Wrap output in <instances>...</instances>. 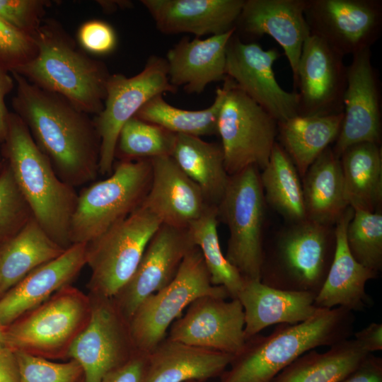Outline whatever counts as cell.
Listing matches in <instances>:
<instances>
[{"mask_svg":"<svg viewBox=\"0 0 382 382\" xmlns=\"http://www.w3.org/2000/svg\"><path fill=\"white\" fill-rule=\"evenodd\" d=\"M46 3L39 0H0V18L33 36L41 25Z\"/></svg>","mask_w":382,"mask_h":382,"instance_id":"b9f144b4","label":"cell"},{"mask_svg":"<svg viewBox=\"0 0 382 382\" xmlns=\"http://www.w3.org/2000/svg\"><path fill=\"white\" fill-rule=\"evenodd\" d=\"M33 37L35 56L11 71L63 97L83 112L99 114L103 109L110 76L105 64L76 50L54 23H41Z\"/></svg>","mask_w":382,"mask_h":382,"instance_id":"277c9868","label":"cell"},{"mask_svg":"<svg viewBox=\"0 0 382 382\" xmlns=\"http://www.w3.org/2000/svg\"><path fill=\"white\" fill-rule=\"evenodd\" d=\"M0 342H6V333L4 332L2 329V325L1 324H0Z\"/></svg>","mask_w":382,"mask_h":382,"instance_id":"681fc988","label":"cell"},{"mask_svg":"<svg viewBox=\"0 0 382 382\" xmlns=\"http://www.w3.org/2000/svg\"><path fill=\"white\" fill-rule=\"evenodd\" d=\"M3 168H4V166L2 165V163L0 161V173L2 171Z\"/></svg>","mask_w":382,"mask_h":382,"instance_id":"f907efd6","label":"cell"},{"mask_svg":"<svg viewBox=\"0 0 382 382\" xmlns=\"http://www.w3.org/2000/svg\"><path fill=\"white\" fill-rule=\"evenodd\" d=\"M316 294L276 289L260 280L245 281L237 299L244 311L245 340L272 325L296 324L317 311Z\"/></svg>","mask_w":382,"mask_h":382,"instance_id":"4316f807","label":"cell"},{"mask_svg":"<svg viewBox=\"0 0 382 382\" xmlns=\"http://www.w3.org/2000/svg\"><path fill=\"white\" fill-rule=\"evenodd\" d=\"M343 56L309 32L297 69L298 115L318 116L343 112L347 66Z\"/></svg>","mask_w":382,"mask_h":382,"instance_id":"e0dca14e","label":"cell"},{"mask_svg":"<svg viewBox=\"0 0 382 382\" xmlns=\"http://www.w3.org/2000/svg\"><path fill=\"white\" fill-rule=\"evenodd\" d=\"M13 87V80L0 66V142H4L7 133L8 117L5 98Z\"/></svg>","mask_w":382,"mask_h":382,"instance_id":"c3c4849f","label":"cell"},{"mask_svg":"<svg viewBox=\"0 0 382 382\" xmlns=\"http://www.w3.org/2000/svg\"><path fill=\"white\" fill-rule=\"evenodd\" d=\"M37 53L34 37L0 18V66L13 71L31 60Z\"/></svg>","mask_w":382,"mask_h":382,"instance_id":"60d3db41","label":"cell"},{"mask_svg":"<svg viewBox=\"0 0 382 382\" xmlns=\"http://www.w3.org/2000/svg\"><path fill=\"white\" fill-rule=\"evenodd\" d=\"M187 382H210V381H189Z\"/></svg>","mask_w":382,"mask_h":382,"instance_id":"816d5d0a","label":"cell"},{"mask_svg":"<svg viewBox=\"0 0 382 382\" xmlns=\"http://www.w3.org/2000/svg\"><path fill=\"white\" fill-rule=\"evenodd\" d=\"M353 214V209L349 207L335 224V255L324 283L316 296L314 305L318 308L342 307L354 313L362 312L374 305L365 287L377 273L358 262L347 244L346 230Z\"/></svg>","mask_w":382,"mask_h":382,"instance_id":"7402d4cb","label":"cell"},{"mask_svg":"<svg viewBox=\"0 0 382 382\" xmlns=\"http://www.w3.org/2000/svg\"><path fill=\"white\" fill-rule=\"evenodd\" d=\"M226 93L217 120V134L229 176L253 166L267 164L277 137V122L235 82L224 79Z\"/></svg>","mask_w":382,"mask_h":382,"instance_id":"9c48e42d","label":"cell"},{"mask_svg":"<svg viewBox=\"0 0 382 382\" xmlns=\"http://www.w3.org/2000/svg\"><path fill=\"white\" fill-rule=\"evenodd\" d=\"M0 382H19L15 351L0 342Z\"/></svg>","mask_w":382,"mask_h":382,"instance_id":"7dc6e473","label":"cell"},{"mask_svg":"<svg viewBox=\"0 0 382 382\" xmlns=\"http://www.w3.org/2000/svg\"><path fill=\"white\" fill-rule=\"evenodd\" d=\"M66 249L55 242L33 216L0 250V294L8 291L30 272L57 258Z\"/></svg>","mask_w":382,"mask_h":382,"instance_id":"1f68e13d","label":"cell"},{"mask_svg":"<svg viewBox=\"0 0 382 382\" xmlns=\"http://www.w3.org/2000/svg\"><path fill=\"white\" fill-rule=\"evenodd\" d=\"M245 0H141L162 33L199 37L234 28Z\"/></svg>","mask_w":382,"mask_h":382,"instance_id":"44dd1931","label":"cell"},{"mask_svg":"<svg viewBox=\"0 0 382 382\" xmlns=\"http://www.w3.org/2000/svg\"><path fill=\"white\" fill-rule=\"evenodd\" d=\"M330 227L304 219L280 232L264 248L260 281L279 289L317 294L335 255Z\"/></svg>","mask_w":382,"mask_h":382,"instance_id":"5b68a950","label":"cell"},{"mask_svg":"<svg viewBox=\"0 0 382 382\" xmlns=\"http://www.w3.org/2000/svg\"><path fill=\"white\" fill-rule=\"evenodd\" d=\"M218 221L217 207L212 205L190 224L188 231L194 244L202 253L211 283L224 286L231 299H237L245 280L221 250Z\"/></svg>","mask_w":382,"mask_h":382,"instance_id":"d590c367","label":"cell"},{"mask_svg":"<svg viewBox=\"0 0 382 382\" xmlns=\"http://www.w3.org/2000/svg\"><path fill=\"white\" fill-rule=\"evenodd\" d=\"M175 137V134L157 125L133 117L120 132L115 158L138 160L171 156Z\"/></svg>","mask_w":382,"mask_h":382,"instance_id":"8d00e7d4","label":"cell"},{"mask_svg":"<svg viewBox=\"0 0 382 382\" xmlns=\"http://www.w3.org/2000/svg\"><path fill=\"white\" fill-rule=\"evenodd\" d=\"M348 248L360 264L378 274L382 269V214L354 210L346 230Z\"/></svg>","mask_w":382,"mask_h":382,"instance_id":"74e56055","label":"cell"},{"mask_svg":"<svg viewBox=\"0 0 382 382\" xmlns=\"http://www.w3.org/2000/svg\"><path fill=\"white\" fill-rule=\"evenodd\" d=\"M345 194L353 210L376 212L382 199V155L379 144L361 142L340 156Z\"/></svg>","mask_w":382,"mask_h":382,"instance_id":"4dcf8cb0","label":"cell"},{"mask_svg":"<svg viewBox=\"0 0 382 382\" xmlns=\"http://www.w3.org/2000/svg\"><path fill=\"white\" fill-rule=\"evenodd\" d=\"M85 311L80 295L60 294L13 326L6 333V342L20 350L58 348L75 333Z\"/></svg>","mask_w":382,"mask_h":382,"instance_id":"d4e9b609","label":"cell"},{"mask_svg":"<svg viewBox=\"0 0 382 382\" xmlns=\"http://www.w3.org/2000/svg\"><path fill=\"white\" fill-rule=\"evenodd\" d=\"M279 53L264 50L255 42H245L234 33L226 47V76L277 122L298 115L296 92L283 89L273 69Z\"/></svg>","mask_w":382,"mask_h":382,"instance_id":"5bb4252c","label":"cell"},{"mask_svg":"<svg viewBox=\"0 0 382 382\" xmlns=\"http://www.w3.org/2000/svg\"><path fill=\"white\" fill-rule=\"evenodd\" d=\"M245 318L238 299L205 295L194 300L168 329V338L190 345L237 354L245 343Z\"/></svg>","mask_w":382,"mask_h":382,"instance_id":"2e32d148","label":"cell"},{"mask_svg":"<svg viewBox=\"0 0 382 382\" xmlns=\"http://www.w3.org/2000/svg\"><path fill=\"white\" fill-rule=\"evenodd\" d=\"M343 112L318 116L296 115L277 122L279 143L304 176L319 156L335 141L340 131Z\"/></svg>","mask_w":382,"mask_h":382,"instance_id":"f1b7e54d","label":"cell"},{"mask_svg":"<svg viewBox=\"0 0 382 382\" xmlns=\"http://www.w3.org/2000/svg\"><path fill=\"white\" fill-rule=\"evenodd\" d=\"M233 357L166 337L146 354L142 382L209 381L219 378Z\"/></svg>","mask_w":382,"mask_h":382,"instance_id":"cb8c5ba5","label":"cell"},{"mask_svg":"<svg viewBox=\"0 0 382 382\" xmlns=\"http://www.w3.org/2000/svg\"><path fill=\"white\" fill-rule=\"evenodd\" d=\"M79 382H84V381H83V378L82 377V378L79 380Z\"/></svg>","mask_w":382,"mask_h":382,"instance_id":"f5cc1de1","label":"cell"},{"mask_svg":"<svg viewBox=\"0 0 382 382\" xmlns=\"http://www.w3.org/2000/svg\"><path fill=\"white\" fill-rule=\"evenodd\" d=\"M353 335L354 339L367 352L373 354L382 350V323L372 322Z\"/></svg>","mask_w":382,"mask_h":382,"instance_id":"bcb514c9","label":"cell"},{"mask_svg":"<svg viewBox=\"0 0 382 382\" xmlns=\"http://www.w3.org/2000/svg\"><path fill=\"white\" fill-rule=\"evenodd\" d=\"M226 86L216 92L211 106L199 110H183L168 103L162 95L146 102L134 117L157 125L175 134L204 137L217 134L219 110L226 93Z\"/></svg>","mask_w":382,"mask_h":382,"instance_id":"e575fe53","label":"cell"},{"mask_svg":"<svg viewBox=\"0 0 382 382\" xmlns=\"http://www.w3.org/2000/svg\"><path fill=\"white\" fill-rule=\"evenodd\" d=\"M299 174L277 141L269 161L260 174L265 202L292 223L306 219Z\"/></svg>","mask_w":382,"mask_h":382,"instance_id":"836d02e7","label":"cell"},{"mask_svg":"<svg viewBox=\"0 0 382 382\" xmlns=\"http://www.w3.org/2000/svg\"><path fill=\"white\" fill-rule=\"evenodd\" d=\"M15 354L19 382H79L83 377L81 366L74 359L56 363L24 350Z\"/></svg>","mask_w":382,"mask_h":382,"instance_id":"ab89813d","label":"cell"},{"mask_svg":"<svg viewBox=\"0 0 382 382\" xmlns=\"http://www.w3.org/2000/svg\"><path fill=\"white\" fill-rule=\"evenodd\" d=\"M176 91L169 81L166 60L158 56H151L135 76H110L103 109L93 120L100 140L99 174L108 175L112 172L117 142L124 125L154 96Z\"/></svg>","mask_w":382,"mask_h":382,"instance_id":"8fae6325","label":"cell"},{"mask_svg":"<svg viewBox=\"0 0 382 382\" xmlns=\"http://www.w3.org/2000/svg\"><path fill=\"white\" fill-rule=\"evenodd\" d=\"M354 323V313L344 308H318L303 322L279 324L267 335L256 334L245 340L219 382H271L308 351L351 338Z\"/></svg>","mask_w":382,"mask_h":382,"instance_id":"7a4b0ae2","label":"cell"},{"mask_svg":"<svg viewBox=\"0 0 382 382\" xmlns=\"http://www.w3.org/2000/svg\"><path fill=\"white\" fill-rule=\"evenodd\" d=\"M342 382H382V358L369 354Z\"/></svg>","mask_w":382,"mask_h":382,"instance_id":"f6af8a7d","label":"cell"},{"mask_svg":"<svg viewBox=\"0 0 382 382\" xmlns=\"http://www.w3.org/2000/svg\"><path fill=\"white\" fill-rule=\"evenodd\" d=\"M33 217L11 169L6 165L0 174V250L17 236Z\"/></svg>","mask_w":382,"mask_h":382,"instance_id":"f35d334b","label":"cell"},{"mask_svg":"<svg viewBox=\"0 0 382 382\" xmlns=\"http://www.w3.org/2000/svg\"><path fill=\"white\" fill-rule=\"evenodd\" d=\"M309 32L341 55L370 49L382 29L381 0H306Z\"/></svg>","mask_w":382,"mask_h":382,"instance_id":"4fadbf2b","label":"cell"},{"mask_svg":"<svg viewBox=\"0 0 382 382\" xmlns=\"http://www.w3.org/2000/svg\"><path fill=\"white\" fill-rule=\"evenodd\" d=\"M151 159L121 160L107 178L78 194L70 242L87 243L139 209L149 190Z\"/></svg>","mask_w":382,"mask_h":382,"instance_id":"8992f818","label":"cell"},{"mask_svg":"<svg viewBox=\"0 0 382 382\" xmlns=\"http://www.w3.org/2000/svg\"><path fill=\"white\" fill-rule=\"evenodd\" d=\"M170 156L201 189L208 203L217 206L230 179L221 144L198 137L176 134Z\"/></svg>","mask_w":382,"mask_h":382,"instance_id":"f546056e","label":"cell"},{"mask_svg":"<svg viewBox=\"0 0 382 382\" xmlns=\"http://www.w3.org/2000/svg\"><path fill=\"white\" fill-rule=\"evenodd\" d=\"M78 39L83 49L96 54H109L117 45L115 30L100 20H91L83 23L79 30Z\"/></svg>","mask_w":382,"mask_h":382,"instance_id":"7bdbcfd3","label":"cell"},{"mask_svg":"<svg viewBox=\"0 0 382 382\" xmlns=\"http://www.w3.org/2000/svg\"><path fill=\"white\" fill-rule=\"evenodd\" d=\"M145 355L138 351L128 361L107 374L100 382H142Z\"/></svg>","mask_w":382,"mask_h":382,"instance_id":"ee69618b","label":"cell"},{"mask_svg":"<svg viewBox=\"0 0 382 382\" xmlns=\"http://www.w3.org/2000/svg\"><path fill=\"white\" fill-rule=\"evenodd\" d=\"M94 296L88 323L74 337L68 351L81 366L84 382H100L138 352L129 321L112 299Z\"/></svg>","mask_w":382,"mask_h":382,"instance_id":"7c38bea8","label":"cell"},{"mask_svg":"<svg viewBox=\"0 0 382 382\" xmlns=\"http://www.w3.org/2000/svg\"><path fill=\"white\" fill-rule=\"evenodd\" d=\"M236 28L205 39L184 37L166 54L170 83L199 94L211 83L226 77V47Z\"/></svg>","mask_w":382,"mask_h":382,"instance_id":"484cf974","label":"cell"},{"mask_svg":"<svg viewBox=\"0 0 382 382\" xmlns=\"http://www.w3.org/2000/svg\"><path fill=\"white\" fill-rule=\"evenodd\" d=\"M343 120L333 148L340 158L346 149L361 143L379 144L381 136V98L378 75L371 61L370 49L352 56L347 66L343 96Z\"/></svg>","mask_w":382,"mask_h":382,"instance_id":"ac0fdd59","label":"cell"},{"mask_svg":"<svg viewBox=\"0 0 382 382\" xmlns=\"http://www.w3.org/2000/svg\"><path fill=\"white\" fill-rule=\"evenodd\" d=\"M151 163L150 187L141 207L162 224L188 228L212 205L170 156L152 158Z\"/></svg>","mask_w":382,"mask_h":382,"instance_id":"ffe728a7","label":"cell"},{"mask_svg":"<svg viewBox=\"0 0 382 382\" xmlns=\"http://www.w3.org/2000/svg\"><path fill=\"white\" fill-rule=\"evenodd\" d=\"M8 166L34 218L64 248L70 246V226L78 194L62 180L16 114H9L4 141Z\"/></svg>","mask_w":382,"mask_h":382,"instance_id":"3957f363","label":"cell"},{"mask_svg":"<svg viewBox=\"0 0 382 382\" xmlns=\"http://www.w3.org/2000/svg\"><path fill=\"white\" fill-rule=\"evenodd\" d=\"M306 0H245L236 33L248 37L265 35L283 48L293 74L294 88L303 42L309 33L304 17Z\"/></svg>","mask_w":382,"mask_h":382,"instance_id":"d6986e66","label":"cell"},{"mask_svg":"<svg viewBox=\"0 0 382 382\" xmlns=\"http://www.w3.org/2000/svg\"><path fill=\"white\" fill-rule=\"evenodd\" d=\"M16 83L13 105L55 172L76 188L99 174L100 140L93 120L63 97L11 71Z\"/></svg>","mask_w":382,"mask_h":382,"instance_id":"6da1fadb","label":"cell"},{"mask_svg":"<svg viewBox=\"0 0 382 382\" xmlns=\"http://www.w3.org/2000/svg\"><path fill=\"white\" fill-rule=\"evenodd\" d=\"M259 169L249 166L230 176L218 204V219L228 227L226 257L245 281L260 280L265 199Z\"/></svg>","mask_w":382,"mask_h":382,"instance_id":"52a82bcc","label":"cell"},{"mask_svg":"<svg viewBox=\"0 0 382 382\" xmlns=\"http://www.w3.org/2000/svg\"><path fill=\"white\" fill-rule=\"evenodd\" d=\"M205 295L230 298L224 286L211 283L202 253L196 246L185 257L171 282L146 298L130 318V332L137 349L145 354L151 351L167 336L183 311Z\"/></svg>","mask_w":382,"mask_h":382,"instance_id":"ba28073f","label":"cell"},{"mask_svg":"<svg viewBox=\"0 0 382 382\" xmlns=\"http://www.w3.org/2000/svg\"><path fill=\"white\" fill-rule=\"evenodd\" d=\"M161 225L140 207L125 219L87 243L89 286L94 295L114 297L134 273L150 239Z\"/></svg>","mask_w":382,"mask_h":382,"instance_id":"30bf717a","label":"cell"},{"mask_svg":"<svg viewBox=\"0 0 382 382\" xmlns=\"http://www.w3.org/2000/svg\"><path fill=\"white\" fill-rule=\"evenodd\" d=\"M195 247L188 228L161 224L147 244L134 273L112 298L128 321L146 298L171 282L183 259Z\"/></svg>","mask_w":382,"mask_h":382,"instance_id":"9a60e30c","label":"cell"},{"mask_svg":"<svg viewBox=\"0 0 382 382\" xmlns=\"http://www.w3.org/2000/svg\"><path fill=\"white\" fill-rule=\"evenodd\" d=\"M369 354L354 338H349L324 352L308 351L284 368L271 382H342Z\"/></svg>","mask_w":382,"mask_h":382,"instance_id":"d6a6232c","label":"cell"},{"mask_svg":"<svg viewBox=\"0 0 382 382\" xmlns=\"http://www.w3.org/2000/svg\"><path fill=\"white\" fill-rule=\"evenodd\" d=\"M87 243H74L57 258L38 267L0 300V324L11 323L64 288L86 264Z\"/></svg>","mask_w":382,"mask_h":382,"instance_id":"603a6c76","label":"cell"},{"mask_svg":"<svg viewBox=\"0 0 382 382\" xmlns=\"http://www.w3.org/2000/svg\"><path fill=\"white\" fill-rule=\"evenodd\" d=\"M302 185L306 219L332 226L349 207L340 158L327 148L311 165Z\"/></svg>","mask_w":382,"mask_h":382,"instance_id":"83f0119b","label":"cell"}]
</instances>
